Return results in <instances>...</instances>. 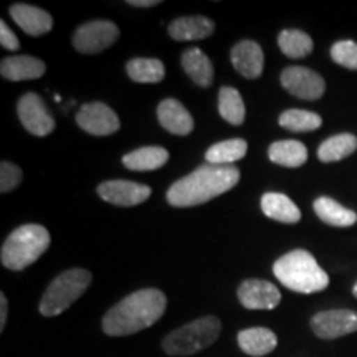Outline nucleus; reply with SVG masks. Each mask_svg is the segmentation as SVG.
<instances>
[{
	"instance_id": "3",
	"label": "nucleus",
	"mask_w": 357,
	"mask_h": 357,
	"mask_svg": "<svg viewBox=\"0 0 357 357\" xmlns=\"http://www.w3.org/2000/svg\"><path fill=\"white\" fill-rule=\"evenodd\" d=\"M273 273L288 289L303 294L323 291L328 288L329 276L306 250H293L273 265Z\"/></svg>"
},
{
	"instance_id": "2",
	"label": "nucleus",
	"mask_w": 357,
	"mask_h": 357,
	"mask_svg": "<svg viewBox=\"0 0 357 357\" xmlns=\"http://www.w3.org/2000/svg\"><path fill=\"white\" fill-rule=\"evenodd\" d=\"M238 181L240 171L234 166H200L174 182L167 192V202L172 207H195L229 192Z\"/></svg>"
},
{
	"instance_id": "36",
	"label": "nucleus",
	"mask_w": 357,
	"mask_h": 357,
	"mask_svg": "<svg viewBox=\"0 0 357 357\" xmlns=\"http://www.w3.org/2000/svg\"><path fill=\"white\" fill-rule=\"evenodd\" d=\"M352 294H354V296L357 298V283L354 284V288H352Z\"/></svg>"
},
{
	"instance_id": "30",
	"label": "nucleus",
	"mask_w": 357,
	"mask_h": 357,
	"mask_svg": "<svg viewBox=\"0 0 357 357\" xmlns=\"http://www.w3.org/2000/svg\"><path fill=\"white\" fill-rule=\"evenodd\" d=\"M280 50L289 58H305L312 52V40L301 30H283L278 37Z\"/></svg>"
},
{
	"instance_id": "29",
	"label": "nucleus",
	"mask_w": 357,
	"mask_h": 357,
	"mask_svg": "<svg viewBox=\"0 0 357 357\" xmlns=\"http://www.w3.org/2000/svg\"><path fill=\"white\" fill-rule=\"evenodd\" d=\"M323 119L319 114L305 109H288L280 116V126L293 132H310L321 128Z\"/></svg>"
},
{
	"instance_id": "10",
	"label": "nucleus",
	"mask_w": 357,
	"mask_h": 357,
	"mask_svg": "<svg viewBox=\"0 0 357 357\" xmlns=\"http://www.w3.org/2000/svg\"><path fill=\"white\" fill-rule=\"evenodd\" d=\"M311 329L321 339H337L357 331V312L351 310H329L312 316Z\"/></svg>"
},
{
	"instance_id": "28",
	"label": "nucleus",
	"mask_w": 357,
	"mask_h": 357,
	"mask_svg": "<svg viewBox=\"0 0 357 357\" xmlns=\"http://www.w3.org/2000/svg\"><path fill=\"white\" fill-rule=\"evenodd\" d=\"M218 113L227 123L240 126L245 121L243 98L235 88L225 86L218 93Z\"/></svg>"
},
{
	"instance_id": "15",
	"label": "nucleus",
	"mask_w": 357,
	"mask_h": 357,
	"mask_svg": "<svg viewBox=\"0 0 357 357\" xmlns=\"http://www.w3.org/2000/svg\"><path fill=\"white\" fill-rule=\"evenodd\" d=\"M158 119L166 131L176 134V136H187L194 131V118L184 108L182 102L174 98L160 101L158 106Z\"/></svg>"
},
{
	"instance_id": "21",
	"label": "nucleus",
	"mask_w": 357,
	"mask_h": 357,
	"mask_svg": "<svg viewBox=\"0 0 357 357\" xmlns=\"http://www.w3.org/2000/svg\"><path fill=\"white\" fill-rule=\"evenodd\" d=\"M182 68L189 78L194 83H197L199 86L207 88L213 83V65L205 53L200 48H189L182 53L181 58Z\"/></svg>"
},
{
	"instance_id": "9",
	"label": "nucleus",
	"mask_w": 357,
	"mask_h": 357,
	"mask_svg": "<svg viewBox=\"0 0 357 357\" xmlns=\"http://www.w3.org/2000/svg\"><path fill=\"white\" fill-rule=\"evenodd\" d=\"M281 84L289 95L300 100H319L326 91L324 79L316 71L305 66H288L281 73Z\"/></svg>"
},
{
	"instance_id": "5",
	"label": "nucleus",
	"mask_w": 357,
	"mask_h": 357,
	"mask_svg": "<svg viewBox=\"0 0 357 357\" xmlns=\"http://www.w3.org/2000/svg\"><path fill=\"white\" fill-rule=\"evenodd\" d=\"M220 319L215 316H204L169 333L162 339V349L169 356L197 354L212 346L220 336Z\"/></svg>"
},
{
	"instance_id": "32",
	"label": "nucleus",
	"mask_w": 357,
	"mask_h": 357,
	"mask_svg": "<svg viewBox=\"0 0 357 357\" xmlns=\"http://www.w3.org/2000/svg\"><path fill=\"white\" fill-rule=\"evenodd\" d=\"M22 182V171L13 162H2L0 166V192L7 194L17 189Z\"/></svg>"
},
{
	"instance_id": "31",
	"label": "nucleus",
	"mask_w": 357,
	"mask_h": 357,
	"mask_svg": "<svg viewBox=\"0 0 357 357\" xmlns=\"http://www.w3.org/2000/svg\"><path fill=\"white\" fill-rule=\"evenodd\" d=\"M331 58L337 65L349 70H357V43L352 40H342L333 45Z\"/></svg>"
},
{
	"instance_id": "19",
	"label": "nucleus",
	"mask_w": 357,
	"mask_h": 357,
	"mask_svg": "<svg viewBox=\"0 0 357 357\" xmlns=\"http://www.w3.org/2000/svg\"><path fill=\"white\" fill-rule=\"evenodd\" d=\"M238 346L245 354L261 357L270 354L278 346V337L268 328H250L238 333Z\"/></svg>"
},
{
	"instance_id": "25",
	"label": "nucleus",
	"mask_w": 357,
	"mask_h": 357,
	"mask_svg": "<svg viewBox=\"0 0 357 357\" xmlns=\"http://www.w3.org/2000/svg\"><path fill=\"white\" fill-rule=\"evenodd\" d=\"M247 151L248 144L245 139H229L213 144L205 153V160L207 164H215V166H229V164L243 159Z\"/></svg>"
},
{
	"instance_id": "12",
	"label": "nucleus",
	"mask_w": 357,
	"mask_h": 357,
	"mask_svg": "<svg viewBox=\"0 0 357 357\" xmlns=\"http://www.w3.org/2000/svg\"><path fill=\"white\" fill-rule=\"evenodd\" d=\"M236 294L242 306L252 311L275 310L281 301L280 289L265 280H245Z\"/></svg>"
},
{
	"instance_id": "20",
	"label": "nucleus",
	"mask_w": 357,
	"mask_h": 357,
	"mask_svg": "<svg viewBox=\"0 0 357 357\" xmlns=\"http://www.w3.org/2000/svg\"><path fill=\"white\" fill-rule=\"evenodd\" d=\"M261 211L268 218L283 223H298L301 220V212L298 205L284 194L266 192L261 197Z\"/></svg>"
},
{
	"instance_id": "26",
	"label": "nucleus",
	"mask_w": 357,
	"mask_h": 357,
	"mask_svg": "<svg viewBox=\"0 0 357 357\" xmlns=\"http://www.w3.org/2000/svg\"><path fill=\"white\" fill-rule=\"evenodd\" d=\"M357 149V137L354 134L344 132L326 139L318 149V158L323 162H336L344 158H349Z\"/></svg>"
},
{
	"instance_id": "18",
	"label": "nucleus",
	"mask_w": 357,
	"mask_h": 357,
	"mask_svg": "<svg viewBox=\"0 0 357 357\" xmlns=\"http://www.w3.org/2000/svg\"><path fill=\"white\" fill-rule=\"evenodd\" d=\"M169 35L177 42H190V40L208 38L215 30V25L211 19L202 15L181 17L171 22L167 26Z\"/></svg>"
},
{
	"instance_id": "14",
	"label": "nucleus",
	"mask_w": 357,
	"mask_h": 357,
	"mask_svg": "<svg viewBox=\"0 0 357 357\" xmlns=\"http://www.w3.org/2000/svg\"><path fill=\"white\" fill-rule=\"evenodd\" d=\"M231 65L235 66V70L245 78H258L263 71V63H265V58H263V50L257 42L252 40H243L238 42L231 48L230 53Z\"/></svg>"
},
{
	"instance_id": "8",
	"label": "nucleus",
	"mask_w": 357,
	"mask_h": 357,
	"mask_svg": "<svg viewBox=\"0 0 357 357\" xmlns=\"http://www.w3.org/2000/svg\"><path fill=\"white\" fill-rule=\"evenodd\" d=\"M17 113L24 128L33 136H48L55 129V119L37 93H25L17 102Z\"/></svg>"
},
{
	"instance_id": "35",
	"label": "nucleus",
	"mask_w": 357,
	"mask_h": 357,
	"mask_svg": "<svg viewBox=\"0 0 357 357\" xmlns=\"http://www.w3.org/2000/svg\"><path fill=\"white\" fill-rule=\"evenodd\" d=\"M159 0H129L128 6L132 7H155L159 6Z\"/></svg>"
},
{
	"instance_id": "22",
	"label": "nucleus",
	"mask_w": 357,
	"mask_h": 357,
	"mask_svg": "<svg viewBox=\"0 0 357 357\" xmlns=\"http://www.w3.org/2000/svg\"><path fill=\"white\" fill-rule=\"evenodd\" d=\"M169 160L167 149L159 146L139 147L123 158V164L129 171H155Z\"/></svg>"
},
{
	"instance_id": "16",
	"label": "nucleus",
	"mask_w": 357,
	"mask_h": 357,
	"mask_svg": "<svg viewBox=\"0 0 357 357\" xmlns=\"http://www.w3.org/2000/svg\"><path fill=\"white\" fill-rule=\"evenodd\" d=\"M10 15L15 20V24L24 30L25 33L32 37L48 33L53 26V19L47 10L42 8L26 6V3H15L10 7Z\"/></svg>"
},
{
	"instance_id": "7",
	"label": "nucleus",
	"mask_w": 357,
	"mask_h": 357,
	"mask_svg": "<svg viewBox=\"0 0 357 357\" xmlns=\"http://www.w3.org/2000/svg\"><path fill=\"white\" fill-rule=\"evenodd\" d=\"M118 38V25L109 20H93L82 25L75 32L73 47L84 55H95L109 48Z\"/></svg>"
},
{
	"instance_id": "4",
	"label": "nucleus",
	"mask_w": 357,
	"mask_h": 357,
	"mask_svg": "<svg viewBox=\"0 0 357 357\" xmlns=\"http://www.w3.org/2000/svg\"><path fill=\"white\" fill-rule=\"evenodd\" d=\"M50 247V234L37 223H29L13 230L2 245L0 260L12 271H22L33 265Z\"/></svg>"
},
{
	"instance_id": "6",
	"label": "nucleus",
	"mask_w": 357,
	"mask_h": 357,
	"mask_svg": "<svg viewBox=\"0 0 357 357\" xmlns=\"http://www.w3.org/2000/svg\"><path fill=\"white\" fill-rule=\"evenodd\" d=\"M89 283H91V273L88 270L71 268L63 271L52 281L50 287L43 293L42 301H40V312L47 318L61 314L83 296Z\"/></svg>"
},
{
	"instance_id": "33",
	"label": "nucleus",
	"mask_w": 357,
	"mask_h": 357,
	"mask_svg": "<svg viewBox=\"0 0 357 357\" xmlns=\"http://www.w3.org/2000/svg\"><path fill=\"white\" fill-rule=\"evenodd\" d=\"M0 43H2L3 48H7V50L10 52H15L20 48L19 38H17L15 33L8 29L6 22H0Z\"/></svg>"
},
{
	"instance_id": "23",
	"label": "nucleus",
	"mask_w": 357,
	"mask_h": 357,
	"mask_svg": "<svg viewBox=\"0 0 357 357\" xmlns=\"http://www.w3.org/2000/svg\"><path fill=\"white\" fill-rule=\"evenodd\" d=\"M271 162L284 167H300L307 160V149L300 141H276L268 149Z\"/></svg>"
},
{
	"instance_id": "34",
	"label": "nucleus",
	"mask_w": 357,
	"mask_h": 357,
	"mask_svg": "<svg viewBox=\"0 0 357 357\" xmlns=\"http://www.w3.org/2000/svg\"><path fill=\"white\" fill-rule=\"evenodd\" d=\"M7 311H8L7 298H6V294L0 293V331H3V329H6Z\"/></svg>"
},
{
	"instance_id": "24",
	"label": "nucleus",
	"mask_w": 357,
	"mask_h": 357,
	"mask_svg": "<svg viewBox=\"0 0 357 357\" xmlns=\"http://www.w3.org/2000/svg\"><path fill=\"white\" fill-rule=\"evenodd\" d=\"M314 212L321 220L333 227H351L357 222V213L342 207L336 200L329 197H319L314 200Z\"/></svg>"
},
{
	"instance_id": "13",
	"label": "nucleus",
	"mask_w": 357,
	"mask_h": 357,
	"mask_svg": "<svg viewBox=\"0 0 357 357\" xmlns=\"http://www.w3.org/2000/svg\"><path fill=\"white\" fill-rule=\"evenodd\" d=\"M98 194L106 202L118 205V207H134L146 202L151 195L147 185L129 181H108L98 187Z\"/></svg>"
},
{
	"instance_id": "27",
	"label": "nucleus",
	"mask_w": 357,
	"mask_h": 357,
	"mask_svg": "<svg viewBox=\"0 0 357 357\" xmlns=\"http://www.w3.org/2000/svg\"><path fill=\"white\" fill-rule=\"evenodd\" d=\"M126 71L136 83H159L166 75V68L158 58H132L128 61Z\"/></svg>"
},
{
	"instance_id": "11",
	"label": "nucleus",
	"mask_w": 357,
	"mask_h": 357,
	"mask_svg": "<svg viewBox=\"0 0 357 357\" xmlns=\"http://www.w3.org/2000/svg\"><path fill=\"white\" fill-rule=\"evenodd\" d=\"M78 126L93 136H109L118 131L119 118L105 102H88L77 114Z\"/></svg>"
},
{
	"instance_id": "1",
	"label": "nucleus",
	"mask_w": 357,
	"mask_h": 357,
	"mask_svg": "<svg viewBox=\"0 0 357 357\" xmlns=\"http://www.w3.org/2000/svg\"><path fill=\"white\" fill-rule=\"evenodd\" d=\"M167 298L160 289L144 288L134 291L114 305L102 318V331L108 336H131L151 328L166 312Z\"/></svg>"
},
{
	"instance_id": "17",
	"label": "nucleus",
	"mask_w": 357,
	"mask_h": 357,
	"mask_svg": "<svg viewBox=\"0 0 357 357\" xmlns=\"http://www.w3.org/2000/svg\"><path fill=\"white\" fill-rule=\"evenodd\" d=\"M47 66L40 58L29 55H17L3 58L0 63V73L8 82H25V79L42 78Z\"/></svg>"
}]
</instances>
